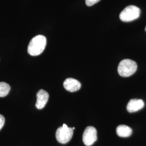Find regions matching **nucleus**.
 I'll use <instances>...</instances> for the list:
<instances>
[{"label":"nucleus","mask_w":146,"mask_h":146,"mask_svg":"<svg viewBox=\"0 0 146 146\" xmlns=\"http://www.w3.org/2000/svg\"><path fill=\"white\" fill-rule=\"evenodd\" d=\"M47 44L46 37L39 35L33 37L28 47V52L31 56H38L44 51Z\"/></svg>","instance_id":"obj_1"},{"label":"nucleus","mask_w":146,"mask_h":146,"mask_svg":"<svg viewBox=\"0 0 146 146\" xmlns=\"http://www.w3.org/2000/svg\"><path fill=\"white\" fill-rule=\"evenodd\" d=\"M136 63L129 59H125L120 62L117 70L120 76L129 77L135 73L137 70Z\"/></svg>","instance_id":"obj_2"},{"label":"nucleus","mask_w":146,"mask_h":146,"mask_svg":"<svg viewBox=\"0 0 146 146\" xmlns=\"http://www.w3.org/2000/svg\"><path fill=\"white\" fill-rule=\"evenodd\" d=\"M140 15V9L135 5H129L121 11L120 20L123 22H131L138 19Z\"/></svg>","instance_id":"obj_3"},{"label":"nucleus","mask_w":146,"mask_h":146,"mask_svg":"<svg viewBox=\"0 0 146 146\" xmlns=\"http://www.w3.org/2000/svg\"><path fill=\"white\" fill-rule=\"evenodd\" d=\"M73 135V129L68 127L67 125L63 124L58 128L56 132V138L58 142L66 144L70 141Z\"/></svg>","instance_id":"obj_4"},{"label":"nucleus","mask_w":146,"mask_h":146,"mask_svg":"<svg viewBox=\"0 0 146 146\" xmlns=\"http://www.w3.org/2000/svg\"><path fill=\"white\" fill-rule=\"evenodd\" d=\"M82 140L85 145H92L97 140V131L92 126L87 127L84 131Z\"/></svg>","instance_id":"obj_5"},{"label":"nucleus","mask_w":146,"mask_h":146,"mask_svg":"<svg viewBox=\"0 0 146 146\" xmlns=\"http://www.w3.org/2000/svg\"><path fill=\"white\" fill-rule=\"evenodd\" d=\"M36 98L35 106L37 109L41 110L47 104L49 99V94L44 90L41 89L37 93Z\"/></svg>","instance_id":"obj_6"},{"label":"nucleus","mask_w":146,"mask_h":146,"mask_svg":"<svg viewBox=\"0 0 146 146\" xmlns=\"http://www.w3.org/2000/svg\"><path fill=\"white\" fill-rule=\"evenodd\" d=\"M64 88L68 92H75L81 88V84L77 80L73 78H67L63 82Z\"/></svg>","instance_id":"obj_7"},{"label":"nucleus","mask_w":146,"mask_h":146,"mask_svg":"<svg viewBox=\"0 0 146 146\" xmlns=\"http://www.w3.org/2000/svg\"><path fill=\"white\" fill-rule=\"evenodd\" d=\"M144 102L141 99H131L129 101L127 110L129 113L136 112L143 108Z\"/></svg>","instance_id":"obj_8"},{"label":"nucleus","mask_w":146,"mask_h":146,"mask_svg":"<svg viewBox=\"0 0 146 146\" xmlns=\"http://www.w3.org/2000/svg\"><path fill=\"white\" fill-rule=\"evenodd\" d=\"M116 134L119 136L122 137H129L132 134V129L127 125H119L116 128Z\"/></svg>","instance_id":"obj_9"},{"label":"nucleus","mask_w":146,"mask_h":146,"mask_svg":"<svg viewBox=\"0 0 146 146\" xmlns=\"http://www.w3.org/2000/svg\"><path fill=\"white\" fill-rule=\"evenodd\" d=\"M11 86L4 82H0V98H3L9 94Z\"/></svg>","instance_id":"obj_10"},{"label":"nucleus","mask_w":146,"mask_h":146,"mask_svg":"<svg viewBox=\"0 0 146 146\" xmlns=\"http://www.w3.org/2000/svg\"><path fill=\"white\" fill-rule=\"evenodd\" d=\"M100 0H86V4L88 6L93 5L99 2Z\"/></svg>","instance_id":"obj_11"},{"label":"nucleus","mask_w":146,"mask_h":146,"mask_svg":"<svg viewBox=\"0 0 146 146\" xmlns=\"http://www.w3.org/2000/svg\"><path fill=\"white\" fill-rule=\"evenodd\" d=\"M5 123V117L2 115L0 114V131L3 128V125Z\"/></svg>","instance_id":"obj_12"},{"label":"nucleus","mask_w":146,"mask_h":146,"mask_svg":"<svg viewBox=\"0 0 146 146\" xmlns=\"http://www.w3.org/2000/svg\"><path fill=\"white\" fill-rule=\"evenodd\" d=\"M145 30H146V28H145Z\"/></svg>","instance_id":"obj_13"}]
</instances>
